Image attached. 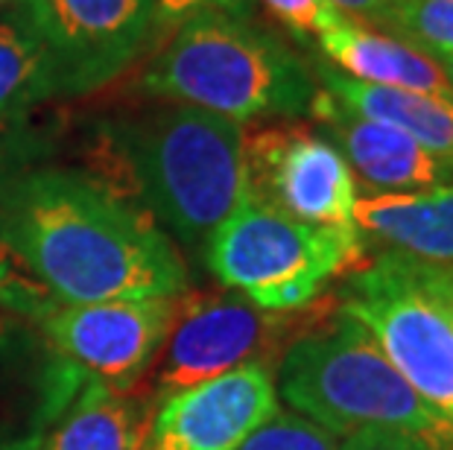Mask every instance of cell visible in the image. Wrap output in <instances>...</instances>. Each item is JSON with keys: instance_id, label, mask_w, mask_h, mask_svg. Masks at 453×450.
<instances>
[{"instance_id": "obj_1", "label": "cell", "mask_w": 453, "mask_h": 450, "mask_svg": "<svg viewBox=\"0 0 453 450\" xmlns=\"http://www.w3.org/2000/svg\"><path fill=\"white\" fill-rule=\"evenodd\" d=\"M0 243L59 304L190 290L176 240L129 194L85 170L42 167L0 181Z\"/></svg>"}, {"instance_id": "obj_2", "label": "cell", "mask_w": 453, "mask_h": 450, "mask_svg": "<svg viewBox=\"0 0 453 450\" xmlns=\"http://www.w3.org/2000/svg\"><path fill=\"white\" fill-rule=\"evenodd\" d=\"M243 123L167 103L103 123L105 176L181 246L205 252L246 196ZM103 179V176H100Z\"/></svg>"}, {"instance_id": "obj_3", "label": "cell", "mask_w": 453, "mask_h": 450, "mask_svg": "<svg viewBox=\"0 0 453 450\" xmlns=\"http://www.w3.org/2000/svg\"><path fill=\"white\" fill-rule=\"evenodd\" d=\"M278 398L349 439L365 430L398 433L433 450H453V427L401 378L372 333L334 308L316 316L281 351L275 371Z\"/></svg>"}, {"instance_id": "obj_4", "label": "cell", "mask_w": 453, "mask_h": 450, "mask_svg": "<svg viewBox=\"0 0 453 450\" xmlns=\"http://www.w3.org/2000/svg\"><path fill=\"white\" fill-rule=\"evenodd\" d=\"M141 91L246 123L304 118L319 82L273 33L240 15L208 9L188 18L147 65Z\"/></svg>"}, {"instance_id": "obj_5", "label": "cell", "mask_w": 453, "mask_h": 450, "mask_svg": "<svg viewBox=\"0 0 453 450\" xmlns=\"http://www.w3.org/2000/svg\"><path fill=\"white\" fill-rule=\"evenodd\" d=\"M360 228L307 225L243 196L211 234L205 263L226 290L269 313L307 310L336 278L363 263Z\"/></svg>"}, {"instance_id": "obj_6", "label": "cell", "mask_w": 453, "mask_h": 450, "mask_svg": "<svg viewBox=\"0 0 453 450\" xmlns=\"http://www.w3.org/2000/svg\"><path fill=\"white\" fill-rule=\"evenodd\" d=\"M56 304L0 243V450H42L88 380L50 337Z\"/></svg>"}, {"instance_id": "obj_7", "label": "cell", "mask_w": 453, "mask_h": 450, "mask_svg": "<svg viewBox=\"0 0 453 450\" xmlns=\"http://www.w3.org/2000/svg\"><path fill=\"white\" fill-rule=\"evenodd\" d=\"M336 308L357 319L401 378L453 427V322L412 281L401 252L383 248L342 275Z\"/></svg>"}, {"instance_id": "obj_8", "label": "cell", "mask_w": 453, "mask_h": 450, "mask_svg": "<svg viewBox=\"0 0 453 450\" xmlns=\"http://www.w3.org/2000/svg\"><path fill=\"white\" fill-rule=\"evenodd\" d=\"M319 313H269L231 290H188L179 295L173 328L147 380L152 407L173 392L196 386L246 362L281 354Z\"/></svg>"}, {"instance_id": "obj_9", "label": "cell", "mask_w": 453, "mask_h": 450, "mask_svg": "<svg viewBox=\"0 0 453 450\" xmlns=\"http://www.w3.org/2000/svg\"><path fill=\"white\" fill-rule=\"evenodd\" d=\"M53 65L56 94L80 97L138 59L158 27L156 0H24V18Z\"/></svg>"}, {"instance_id": "obj_10", "label": "cell", "mask_w": 453, "mask_h": 450, "mask_svg": "<svg viewBox=\"0 0 453 450\" xmlns=\"http://www.w3.org/2000/svg\"><path fill=\"white\" fill-rule=\"evenodd\" d=\"M246 194L307 225L357 228V181L340 149L304 123H273L243 135Z\"/></svg>"}, {"instance_id": "obj_11", "label": "cell", "mask_w": 453, "mask_h": 450, "mask_svg": "<svg viewBox=\"0 0 453 450\" xmlns=\"http://www.w3.org/2000/svg\"><path fill=\"white\" fill-rule=\"evenodd\" d=\"M179 295L100 304H56L50 337L88 380L129 395L150 375L167 339Z\"/></svg>"}, {"instance_id": "obj_12", "label": "cell", "mask_w": 453, "mask_h": 450, "mask_svg": "<svg viewBox=\"0 0 453 450\" xmlns=\"http://www.w3.org/2000/svg\"><path fill=\"white\" fill-rule=\"evenodd\" d=\"M281 409L269 362H246L152 407L143 450H237Z\"/></svg>"}, {"instance_id": "obj_13", "label": "cell", "mask_w": 453, "mask_h": 450, "mask_svg": "<svg viewBox=\"0 0 453 450\" xmlns=\"http://www.w3.org/2000/svg\"><path fill=\"white\" fill-rule=\"evenodd\" d=\"M311 118L319 123L322 135L340 149L365 196L378 194H421L453 181V161L424 149L410 135L369 120L342 105L327 91H316Z\"/></svg>"}, {"instance_id": "obj_14", "label": "cell", "mask_w": 453, "mask_h": 450, "mask_svg": "<svg viewBox=\"0 0 453 450\" xmlns=\"http://www.w3.org/2000/svg\"><path fill=\"white\" fill-rule=\"evenodd\" d=\"M319 47L351 80L453 100L448 76L433 56L395 35L369 30L345 15L340 24L319 35Z\"/></svg>"}, {"instance_id": "obj_15", "label": "cell", "mask_w": 453, "mask_h": 450, "mask_svg": "<svg viewBox=\"0 0 453 450\" xmlns=\"http://www.w3.org/2000/svg\"><path fill=\"white\" fill-rule=\"evenodd\" d=\"M354 223L392 252L453 266V181L421 194L360 196Z\"/></svg>"}, {"instance_id": "obj_16", "label": "cell", "mask_w": 453, "mask_h": 450, "mask_svg": "<svg viewBox=\"0 0 453 450\" xmlns=\"http://www.w3.org/2000/svg\"><path fill=\"white\" fill-rule=\"evenodd\" d=\"M316 82L319 88L349 105L357 114L410 135L433 156L453 161V100L430 97V94L383 88L351 80L331 65H316Z\"/></svg>"}, {"instance_id": "obj_17", "label": "cell", "mask_w": 453, "mask_h": 450, "mask_svg": "<svg viewBox=\"0 0 453 450\" xmlns=\"http://www.w3.org/2000/svg\"><path fill=\"white\" fill-rule=\"evenodd\" d=\"M152 404L85 380L80 395L47 433L42 450H143Z\"/></svg>"}, {"instance_id": "obj_18", "label": "cell", "mask_w": 453, "mask_h": 450, "mask_svg": "<svg viewBox=\"0 0 453 450\" xmlns=\"http://www.w3.org/2000/svg\"><path fill=\"white\" fill-rule=\"evenodd\" d=\"M50 97L59 94L44 44L24 21H0V132Z\"/></svg>"}, {"instance_id": "obj_19", "label": "cell", "mask_w": 453, "mask_h": 450, "mask_svg": "<svg viewBox=\"0 0 453 450\" xmlns=\"http://www.w3.org/2000/svg\"><path fill=\"white\" fill-rule=\"evenodd\" d=\"M387 35L410 42L433 59L453 53V0H392Z\"/></svg>"}, {"instance_id": "obj_20", "label": "cell", "mask_w": 453, "mask_h": 450, "mask_svg": "<svg viewBox=\"0 0 453 450\" xmlns=\"http://www.w3.org/2000/svg\"><path fill=\"white\" fill-rule=\"evenodd\" d=\"M340 445L342 439L322 424L293 409H278L237 450H340Z\"/></svg>"}, {"instance_id": "obj_21", "label": "cell", "mask_w": 453, "mask_h": 450, "mask_svg": "<svg viewBox=\"0 0 453 450\" xmlns=\"http://www.w3.org/2000/svg\"><path fill=\"white\" fill-rule=\"evenodd\" d=\"M287 30L296 35H316L331 30L334 24H340L342 12L327 0H260Z\"/></svg>"}, {"instance_id": "obj_22", "label": "cell", "mask_w": 453, "mask_h": 450, "mask_svg": "<svg viewBox=\"0 0 453 450\" xmlns=\"http://www.w3.org/2000/svg\"><path fill=\"white\" fill-rule=\"evenodd\" d=\"M403 261H407L412 281H416L421 290L439 304V310L453 322V266L418 261V257H410V255H403Z\"/></svg>"}, {"instance_id": "obj_23", "label": "cell", "mask_w": 453, "mask_h": 450, "mask_svg": "<svg viewBox=\"0 0 453 450\" xmlns=\"http://www.w3.org/2000/svg\"><path fill=\"white\" fill-rule=\"evenodd\" d=\"M156 6H158V18H164V21H188V18H194L199 12H208V9L240 15V18L249 12L246 0H156Z\"/></svg>"}, {"instance_id": "obj_24", "label": "cell", "mask_w": 453, "mask_h": 450, "mask_svg": "<svg viewBox=\"0 0 453 450\" xmlns=\"http://www.w3.org/2000/svg\"><path fill=\"white\" fill-rule=\"evenodd\" d=\"M340 450H433V447L416 442V439L398 436V433L365 430V433H354L349 439H342Z\"/></svg>"}, {"instance_id": "obj_25", "label": "cell", "mask_w": 453, "mask_h": 450, "mask_svg": "<svg viewBox=\"0 0 453 450\" xmlns=\"http://www.w3.org/2000/svg\"><path fill=\"white\" fill-rule=\"evenodd\" d=\"M327 4H334L345 18H351L357 24H372L378 27V33L387 30L392 0H327Z\"/></svg>"}, {"instance_id": "obj_26", "label": "cell", "mask_w": 453, "mask_h": 450, "mask_svg": "<svg viewBox=\"0 0 453 450\" xmlns=\"http://www.w3.org/2000/svg\"><path fill=\"white\" fill-rule=\"evenodd\" d=\"M439 68L445 71V76H448V82H450V91H453V53H448V56H439Z\"/></svg>"}, {"instance_id": "obj_27", "label": "cell", "mask_w": 453, "mask_h": 450, "mask_svg": "<svg viewBox=\"0 0 453 450\" xmlns=\"http://www.w3.org/2000/svg\"><path fill=\"white\" fill-rule=\"evenodd\" d=\"M9 132V129H6ZM6 132H0V152H4V141H6ZM6 176H12V173H0V181H4Z\"/></svg>"}, {"instance_id": "obj_28", "label": "cell", "mask_w": 453, "mask_h": 450, "mask_svg": "<svg viewBox=\"0 0 453 450\" xmlns=\"http://www.w3.org/2000/svg\"><path fill=\"white\" fill-rule=\"evenodd\" d=\"M0 4H6V0H0Z\"/></svg>"}]
</instances>
